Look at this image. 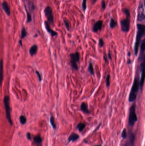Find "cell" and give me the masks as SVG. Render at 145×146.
Returning a JSON list of instances; mask_svg holds the SVG:
<instances>
[{
	"instance_id": "83f0119b",
	"label": "cell",
	"mask_w": 145,
	"mask_h": 146,
	"mask_svg": "<svg viewBox=\"0 0 145 146\" xmlns=\"http://www.w3.org/2000/svg\"><path fill=\"white\" fill-rule=\"evenodd\" d=\"M121 137L123 139H126V138L127 137V133L126 129H124L123 130V132L121 134Z\"/></svg>"
},
{
	"instance_id": "9c48e42d",
	"label": "cell",
	"mask_w": 145,
	"mask_h": 146,
	"mask_svg": "<svg viewBox=\"0 0 145 146\" xmlns=\"http://www.w3.org/2000/svg\"><path fill=\"white\" fill-rule=\"evenodd\" d=\"M121 30L123 32L127 33L130 28V20L129 18H126L121 20L120 21Z\"/></svg>"
},
{
	"instance_id": "9a60e30c",
	"label": "cell",
	"mask_w": 145,
	"mask_h": 146,
	"mask_svg": "<svg viewBox=\"0 0 145 146\" xmlns=\"http://www.w3.org/2000/svg\"><path fill=\"white\" fill-rule=\"evenodd\" d=\"M80 136L79 135L75 133H72L69 136L68 138V143L70 142H74L76 141L79 139Z\"/></svg>"
},
{
	"instance_id": "4316f807",
	"label": "cell",
	"mask_w": 145,
	"mask_h": 146,
	"mask_svg": "<svg viewBox=\"0 0 145 146\" xmlns=\"http://www.w3.org/2000/svg\"><path fill=\"white\" fill-rule=\"evenodd\" d=\"M87 0H83L82 3V7L84 11H85L87 9Z\"/></svg>"
},
{
	"instance_id": "8992f818",
	"label": "cell",
	"mask_w": 145,
	"mask_h": 146,
	"mask_svg": "<svg viewBox=\"0 0 145 146\" xmlns=\"http://www.w3.org/2000/svg\"><path fill=\"white\" fill-rule=\"evenodd\" d=\"M144 0H141L139 3L138 8V15H137V21L142 22L145 20V10H144Z\"/></svg>"
},
{
	"instance_id": "ab89813d",
	"label": "cell",
	"mask_w": 145,
	"mask_h": 146,
	"mask_svg": "<svg viewBox=\"0 0 145 146\" xmlns=\"http://www.w3.org/2000/svg\"><path fill=\"white\" fill-rule=\"evenodd\" d=\"M97 1V0H93L92 1V3H95Z\"/></svg>"
},
{
	"instance_id": "cb8c5ba5",
	"label": "cell",
	"mask_w": 145,
	"mask_h": 146,
	"mask_svg": "<svg viewBox=\"0 0 145 146\" xmlns=\"http://www.w3.org/2000/svg\"><path fill=\"white\" fill-rule=\"evenodd\" d=\"M27 36V33L25 28L24 27H23L21 31V39H24Z\"/></svg>"
},
{
	"instance_id": "ba28073f",
	"label": "cell",
	"mask_w": 145,
	"mask_h": 146,
	"mask_svg": "<svg viewBox=\"0 0 145 146\" xmlns=\"http://www.w3.org/2000/svg\"><path fill=\"white\" fill-rule=\"evenodd\" d=\"M128 139L125 142L123 146H135V136L131 131H129Z\"/></svg>"
},
{
	"instance_id": "8d00e7d4",
	"label": "cell",
	"mask_w": 145,
	"mask_h": 146,
	"mask_svg": "<svg viewBox=\"0 0 145 146\" xmlns=\"http://www.w3.org/2000/svg\"><path fill=\"white\" fill-rule=\"evenodd\" d=\"M132 63V61L130 59H128V62H127V64L128 65H130Z\"/></svg>"
},
{
	"instance_id": "7a4b0ae2",
	"label": "cell",
	"mask_w": 145,
	"mask_h": 146,
	"mask_svg": "<svg viewBox=\"0 0 145 146\" xmlns=\"http://www.w3.org/2000/svg\"><path fill=\"white\" fill-rule=\"evenodd\" d=\"M140 89V78L139 76H135L133 82L132 89L129 95V101L132 102L136 99Z\"/></svg>"
},
{
	"instance_id": "7402d4cb",
	"label": "cell",
	"mask_w": 145,
	"mask_h": 146,
	"mask_svg": "<svg viewBox=\"0 0 145 146\" xmlns=\"http://www.w3.org/2000/svg\"><path fill=\"white\" fill-rule=\"evenodd\" d=\"M117 23L113 18H111L109 23V26L111 29H113L117 26Z\"/></svg>"
},
{
	"instance_id": "5bb4252c",
	"label": "cell",
	"mask_w": 145,
	"mask_h": 146,
	"mask_svg": "<svg viewBox=\"0 0 145 146\" xmlns=\"http://www.w3.org/2000/svg\"><path fill=\"white\" fill-rule=\"evenodd\" d=\"M34 142L36 146H42V139L40 134L34 138Z\"/></svg>"
},
{
	"instance_id": "f546056e",
	"label": "cell",
	"mask_w": 145,
	"mask_h": 146,
	"mask_svg": "<svg viewBox=\"0 0 145 146\" xmlns=\"http://www.w3.org/2000/svg\"><path fill=\"white\" fill-rule=\"evenodd\" d=\"M35 73H36V74L37 75V77H38V79L39 80V81L40 82H41V81H42V77H41V76L40 75V73H39L38 71H35Z\"/></svg>"
},
{
	"instance_id": "e575fe53",
	"label": "cell",
	"mask_w": 145,
	"mask_h": 146,
	"mask_svg": "<svg viewBox=\"0 0 145 146\" xmlns=\"http://www.w3.org/2000/svg\"><path fill=\"white\" fill-rule=\"evenodd\" d=\"M29 9H31L32 10H33V9H34V6L33 3H30V5L29 6Z\"/></svg>"
},
{
	"instance_id": "ac0fdd59",
	"label": "cell",
	"mask_w": 145,
	"mask_h": 146,
	"mask_svg": "<svg viewBox=\"0 0 145 146\" xmlns=\"http://www.w3.org/2000/svg\"><path fill=\"white\" fill-rule=\"evenodd\" d=\"M86 125L83 123H79L77 126V128L78 129L80 133H81L84 129L85 128Z\"/></svg>"
},
{
	"instance_id": "e0dca14e",
	"label": "cell",
	"mask_w": 145,
	"mask_h": 146,
	"mask_svg": "<svg viewBox=\"0 0 145 146\" xmlns=\"http://www.w3.org/2000/svg\"><path fill=\"white\" fill-rule=\"evenodd\" d=\"M37 50H38V47L37 45H34L32 46L29 50V52L31 56H33L35 55L37 52Z\"/></svg>"
},
{
	"instance_id": "2e32d148",
	"label": "cell",
	"mask_w": 145,
	"mask_h": 146,
	"mask_svg": "<svg viewBox=\"0 0 145 146\" xmlns=\"http://www.w3.org/2000/svg\"><path fill=\"white\" fill-rule=\"evenodd\" d=\"M81 109L84 113L88 114H89L90 111L88 110V105L87 103L83 102L81 103Z\"/></svg>"
},
{
	"instance_id": "8fae6325",
	"label": "cell",
	"mask_w": 145,
	"mask_h": 146,
	"mask_svg": "<svg viewBox=\"0 0 145 146\" xmlns=\"http://www.w3.org/2000/svg\"><path fill=\"white\" fill-rule=\"evenodd\" d=\"M44 24H45V28H46V29L47 30V31L49 33H50L52 36H56L58 35V33H57V32L55 31L51 28L50 26V24L48 23V21H45V22H44Z\"/></svg>"
},
{
	"instance_id": "7c38bea8",
	"label": "cell",
	"mask_w": 145,
	"mask_h": 146,
	"mask_svg": "<svg viewBox=\"0 0 145 146\" xmlns=\"http://www.w3.org/2000/svg\"><path fill=\"white\" fill-rule=\"evenodd\" d=\"M3 80V59L0 60V88L1 87Z\"/></svg>"
},
{
	"instance_id": "ffe728a7",
	"label": "cell",
	"mask_w": 145,
	"mask_h": 146,
	"mask_svg": "<svg viewBox=\"0 0 145 146\" xmlns=\"http://www.w3.org/2000/svg\"><path fill=\"white\" fill-rule=\"evenodd\" d=\"M50 123L51 124L52 127H53V129L54 130H56V125L55 123V118L54 116H52L50 118Z\"/></svg>"
},
{
	"instance_id": "484cf974",
	"label": "cell",
	"mask_w": 145,
	"mask_h": 146,
	"mask_svg": "<svg viewBox=\"0 0 145 146\" xmlns=\"http://www.w3.org/2000/svg\"><path fill=\"white\" fill-rule=\"evenodd\" d=\"M110 76L109 74H108L107 75L106 78V86L107 88L109 87V86L110 85Z\"/></svg>"
},
{
	"instance_id": "60d3db41",
	"label": "cell",
	"mask_w": 145,
	"mask_h": 146,
	"mask_svg": "<svg viewBox=\"0 0 145 146\" xmlns=\"http://www.w3.org/2000/svg\"><path fill=\"white\" fill-rule=\"evenodd\" d=\"M101 146V145H95V146Z\"/></svg>"
},
{
	"instance_id": "74e56055",
	"label": "cell",
	"mask_w": 145,
	"mask_h": 146,
	"mask_svg": "<svg viewBox=\"0 0 145 146\" xmlns=\"http://www.w3.org/2000/svg\"><path fill=\"white\" fill-rule=\"evenodd\" d=\"M19 44H20V45H21V47H22V40H21V39H20L19 41Z\"/></svg>"
},
{
	"instance_id": "44dd1931",
	"label": "cell",
	"mask_w": 145,
	"mask_h": 146,
	"mask_svg": "<svg viewBox=\"0 0 145 146\" xmlns=\"http://www.w3.org/2000/svg\"><path fill=\"white\" fill-rule=\"evenodd\" d=\"M19 120L20 123L23 125L25 124L26 123H27V118H26L25 116L22 115L20 117Z\"/></svg>"
},
{
	"instance_id": "d6a6232c",
	"label": "cell",
	"mask_w": 145,
	"mask_h": 146,
	"mask_svg": "<svg viewBox=\"0 0 145 146\" xmlns=\"http://www.w3.org/2000/svg\"><path fill=\"white\" fill-rule=\"evenodd\" d=\"M103 58L105 64H107L108 62V57H107V56H106V55H104Z\"/></svg>"
},
{
	"instance_id": "4dcf8cb0",
	"label": "cell",
	"mask_w": 145,
	"mask_h": 146,
	"mask_svg": "<svg viewBox=\"0 0 145 146\" xmlns=\"http://www.w3.org/2000/svg\"><path fill=\"white\" fill-rule=\"evenodd\" d=\"M99 45L101 48L103 47V45H104V42L103 39L101 38H100L99 39Z\"/></svg>"
},
{
	"instance_id": "836d02e7",
	"label": "cell",
	"mask_w": 145,
	"mask_h": 146,
	"mask_svg": "<svg viewBox=\"0 0 145 146\" xmlns=\"http://www.w3.org/2000/svg\"><path fill=\"white\" fill-rule=\"evenodd\" d=\"M27 138L28 140H31V134H30L29 133H27Z\"/></svg>"
},
{
	"instance_id": "f1b7e54d",
	"label": "cell",
	"mask_w": 145,
	"mask_h": 146,
	"mask_svg": "<svg viewBox=\"0 0 145 146\" xmlns=\"http://www.w3.org/2000/svg\"><path fill=\"white\" fill-rule=\"evenodd\" d=\"M63 22L64 23L65 25L66 26V28L67 30L68 31L70 29H69V23L68 21L67 20L64 19L63 20Z\"/></svg>"
},
{
	"instance_id": "277c9868",
	"label": "cell",
	"mask_w": 145,
	"mask_h": 146,
	"mask_svg": "<svg viewBox=\"0 0 145 146\" xmlns=\"http://www.w3.org/2000/svg\"><path fill=\"white\" fill-rule=\"evenodd\" d=\"M9 100H10V98L7 95L4 97L3 99V103H4L5 109L6 111V118L9 124H10V125L11 126H12L13 122H12L11 115V108L10 107V104H9Z\"/></svg>"
},
{
	"instance_id": "603a6c76",
	"label": "cell",
	"mask_w": 145,
	"mask_h": 146,
	"mask_svg": "<svg viewBox=\"0 0 145 146\" xmlns=\"http://www.w3.org/2000/svg\"><path fill=\"white\" fill-rule=\"evenodd\" d=\"M25 9L26 12H27V23H29L31 22L32 21L31 15L28 11L26 6H25Z\"/></svg>"
},
{
	"instance_id": "1f68e13d",
	"label": "cell",
	"mask_w": 145,
	"mask_h": 146,
	"mask_svg": "<svg viewBox=\"0 0 145 146\" xmlns=\"http://www.w3.org/2000/svg\"><path fill=\"white\" fill-rule=\"evenodd\" d=\"M101 6H102V9H105L106 8V4L104 0H102L101 1Z\"/></svg>"
},
{
	"instance_id": "d6986e66",
	"label": "cell",
	"mask_w": 145,
	"mask_h": 146,
	"mask_svg": "<svg viewBox=\"0 0 145 146\" xmlns=\"http://www.w3.org/2000/svg\"><path fill=\"white\" fill-rule=\"evenodd\" d=\"M88 71L90 74H91V75H94V71L93 66L91 62H89L88 65Z\"/></svg>"
},
{
	"instance_id": "d590c367",
	"label": "cell",
	"mask_w": 145,
	"mask_h": 146,
	"mask_svg": "<svg viewBox=\"0 0 145 146\" xmlns=\"http://www.w3.org/2000/svg\"><path fill=\"white\" fill-rule=\"evenodd\" d=\"M108 57V59H109L110 60H111L112 59L111 53H110V52L109 51V52L108 53V57Z\"/></svg>"
},
{
	"instance_id": "4fadbf2b",
	"label": "cell",
	"mask_w": 145,
	"mask_h": 146,
	"mask_svg": "<svg viewBox=\"0 0 145 146\" xmlns=\"http://www.w3.org/2000/svg\"><path fill=\"white\" fill-rule=\"evenodd\" d=\"M2 6L3 9L8 16L10 15V9L7 2L6 1H3L2 3Z\"/></svg>"
},
{
	"instance_id": "5b68a950",
	"label": "cell",
	"mask_w": 145,
	"mask_h": 146,
	"mask_svg": "<svg viewBox=\"0 0 145 146\" xmlns=\"http://www.w3.org/2000/svg\"><path fill=\"white\" fill-rule=\"evenodd\" d=\"M70 57L71 65L74 69L78 71V63L79 62L80 59V54L78 52H76L75 53H72L70 54Z\"/></svg>"
},
{
	"instance_id": "d4e9b609",
	"label": "cell",
	"mask_w": 145,
	"mask_h": 146,
	"mask_svg": "<svg viewBox=\"0 0 145 146\" xmlns=\"http://www.w3.org/2000/svg\"><path fill=\"white\" fill-rule=\"evenodd\" d=\"M123 12L125 14V15H126L127 18L130 19V11L129 10V9L127 8H124L123 9Z\"/></svg>"
},
{
	"instance_id": "f35d334b",
	"label": "cell",
	"mask_w": 145,
	"mask_h": 146,
	"mask_svg": "<svg viewBox=\"0 0 145 146\" xmlns=\"http://www.w3.org/2000/svg\"><path fill=\"white\" fill-rule=\"evenodd\" d=\"M128 56H129H129H131V53H130V51H129V52H128Z\"/></svg>"
},
{
	"instance_id": "3957f363",
	"label": "cell",
	"mask_w": 145,
	"mask_h": 146,
	"mask_svg": "<svg viewBox=\"0 0 145 146\" xmlns=\"http://www.w3.org/2000/svg\"><path fill=\"white\" fill-rule=\"evenodd\" d=\"M136 105L133 103L129 109V124L131 127H133L135 123L138 121V117L136 113Z\"/></svg>"
},
{
	"instance_id": "30bf717a",
	"label": "cell",
	"mask_w": 145,
	"mask_h": 146,
	"mask_svg": "<svg viewBox=\"0 0 145 146\" xmlns=\"http://www.w3.org/2000/svg\"><path fill=\"white\" fill-rule=\"evenodd\" d=\"M103 23V21L101 20H99L98 21L96 22L93 26V31L94 33H96L98 31L101 30Z\"/></svg>"
},
{
	"instance_id": "6da1fadb",
	"label": "cell",
	"mask_w": 145,
	"mask_h": 146,
	"mask_svg": "<svg viewBox=\"0 0 145 146\" xmlns=\"http://www.w3.org/2000/svg\"><path fill=\"white\" fill-rule=\"evenodd\" d=\"M137 32L136 34V40L135 42L134 50L135 55L138 56L139 48L141 42V39L144 36L145 33V26L144 24H137Z\"/></svg>"
},
{
	"instance_id": "52a82bcc",
	"label": "cell",
	"mask_w": 145,
	"mask_h": 146,
	"mask_svg": "<svg viewBox=\"0 0 145 146\" xmlns=\"http://www.w3.org/2000/svg\"><path fill=\"white\" fill-rule=\"evenodd\" d=\"M45 15L49 24H53L54 23V17L53 15V10L51 7L47 6L44 9Z\"/></svg>"
}]
</instances>
